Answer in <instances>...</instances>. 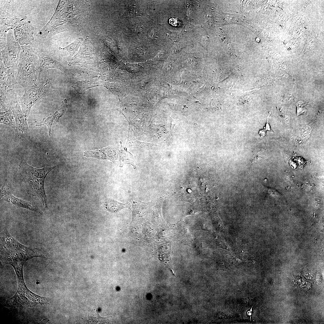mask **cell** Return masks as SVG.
<instances>
[{
    "label": "cell",
    "mask_w": 324,
    "mask_h": 324,
    "mask_svg": "<svg viewBox=\"0 0 324 324\" xmlns=\"http://www.w3.org/2000/svg\"><path fill=\"white\" fill-rule=\"evenodd\" d=\"M90 11V5L86 1L59 0L52 16L37 36L45 39L63 32L78 31L83 18Z\"/></svg>",
    "instance_id": "obj_1"
},
{
    "label": "cell",
    "mask_w": 324,
    "mask_h": 324,
    "mask_svg": "<svg viewBox=\"0 0 324 324\" xmlns=\"http://www.w3.org/2000/svg\"><path fill=\"white\" fill-rule=\"evenodd\" d=\"M35 257L46 258L47 254L39 248L25 246L12 237L6 229L0 234V260L2 264L12 265L25 263Z\"/></svg>",
    "instance_id": "obj_2"
},
{
    "label": "cell",
    "mask_w": 324,
    "mask_h": 324,
    "mask_svg": "<svg viewBox=\"0 0 324 324\" xmlns=\"http://www.w3.org/2000/svg\"><path fill=\"white\" fill-rule=\"evenodd\" d=\"M38 56L33 50L21 46L16 78L17 82H24L33 85L41 73Z\"/></svg>",
    "instance_id": "obj_3"
},
{
    "label": "cell",
    "mask_w": 324,
    "mask_h": 324,
    "mask_svg": "<svg viewBox=\"0 0 324 324\" xmlns=\"http://www.w3.org/2000/svg\"><path fill=\"white\" fill-rule=\"evenodd\" d=\"M24 90L23 95L17 100L22 107V111L27 118L32 106L42 98L49 95L52 90L51 83L48 79L29 86L24 82H19Z\"/></svg>",
    "instance_id": "obj_4"
},
{
    "label": "cell",
    "mask_w": 324,
    "mask_h": 324,
    "mask_svg": "<svg viewBox=\"0 0 324 324\" xmlns=\"http://www.w3.org/2000/svg\"><path fill=\"white\" fill-rule=\"evenodd\" d=\"M13 30L7 33L5 45L0 50V61L8 70L15 73L18 65L21 46L15 39Z\"/></svg>",
    "instance_id": "obj_5"
},
{
    "label": "cell",
    "mask_w": 324,
    "mask_h": 324,
    "mask_svg": "<svg viewBox=\"0 0 324 324\" xmlns=\"http://www.w3.org/2000/svg\"><path fill=\"white\" fill-rule=\"evenodd\" d=\"M24 180L28 193L33 196H37L45 208H48L46 196L44 189L46 177L40 178L33 175L22 176Z\"/></svg>",
    "instance_id": "obj_6"
},
{
    "label": "cell",
    "mask_w": 324,
    "mask_h": 324,
    "mask_svg": "<svg viewBox=\"0 0 324 324\" xmlns=\"http://www.w3.org/2000/svg\"><path fill=\"white\" fill-rule=\"evenodd\" d=\"M72 60L73 61L69 63L68 65L84 64L87 63L88 64L95 63V53L88 36H86L85 40L80 47L79 52L72 58Z\"/></svg>",
    "instance_id": "obj_7"
},
{
    "label": "cell",
    "mask_w": 324,
    "mask_h": 324,
    "mask_svg": "<svg viewBox=\"0 0 324 324\" xmlns=\"http://www.w3.org/2000/svg\"><path fill=\"white\" fill-rule=\"evenodd\" d=\"M0 93L8 97H16L15 92V85L18 84L15 76V73L7 70L0 62Z\"/></svg>",
    "instance_id": "obj_8"
},
{
    "label": "cell",
    "mask_w": 324,
    "mask_h": 324,
    "mask_svg": "<svg viewBox=\"0 0 324 324\" xmlns=\"http://www.w3.org/2000/svg\"><path fill=\"white\" fill-rule=\"evenodd\" d=\"M26 17H18L0 9V35L7 34L10 30H13L24 22Z\"/></svg>",
    "instance_id": "obj_9"
},
{
    "label": "cell",
    "mask_w": 324,
    "mask_h": 324,
    "mask_svg": "<svg viewBox=\"0 0 324 324\" xmlns=\"http://www.w3.org/2000/svg\"><path fill=\"white\" fill-rule=\"evenodd\" d=\"M34 27L30 21H25L14 30L16 41L22 46L24 45L31 44L34 40Z\"/></svg>",
    "instance_id": "obj_10"
},
{
    "label": "cell",
    "mask_w": 324,
    "mask_h": 324,
    "mask_svg": "<svg viewBox=\"0 0 324 324\" xmlns=\"http://www.w3.org/2000/svg\"><path fill=\"white\" fill-rule=\"evenodd\" d=\"M12 108L11 106V108L15 119L16 130L20 137H23L27 136L29 132L27 118L21 109L17 99L15 102Z\"/></svg>",
    "instance_id": "obj_11"
},
{
    "label": "cell",
    "mask_w": 324,
    "mask_h": 324,
    "mask_svg": "<svg viewBox=\"0 0 324 324\" xmlns=\"http://www.w3.org/2000/svg\"><path fill=\"white\" fill-rule=\"evenodd\" d=\"M118 152L117 149L108 146L102 149L86 151L84 153V156L99 160L108 159L114 162L118 158Z\"/></svg>",
    "instance_id": "obj_12"
},
{
    "label": "cell",
    "mask_w": 324,
    "mask_h": 324,
    "mask_svg": "<svg viewBox=\"0 0 324 324\" xmlns=\"http://www.w3.org/2000/svg\"><path fill=\"white\" fill-rule=\"evenodd\" d=\"M33 51L38 58L41 73L50 68L57 69L62 71H65V68L61 63L50 56L40 52Z\"/></svg>",
    "instance_id": "obj_13"
},
{
    "label": "cell",
    "mask_w": 324,
    "mask_h": 324,
    "mask_svg": "<svg viewBox=\"0 0 324 324\" xmlns=\"http://www.w3.org/2000/svg\"><path fill=\"white\" fill-rule=\"evenodd\" d=\"M0 200L12 203L18 208H26L40 214H42L40 209L34 202L26 201L16 197L13 195L10 191Z\"/></svg>",
    "instance_id": "obj_14"
},
{
    "label": "cell",
    "mask_w": 324,
    "mask_h": 324,
    "mask_svg": "<svg viewBox=\"0 0 324 324\" xmlns=\"http://www.w3.org/2000/svg\"><path fill=\"white\" fill-rule=\"evenodd\" d=\"M19 167L21 176L24 175H38L46 176L56 166L48 168L44 167L40 169L37 168L29 165L25 161H22Z\"/></svg>",
    "instance_id": "obj_15"
},
{
    "label": "cell",
    "mask_w": 324,
    "mask_h": 324,
    "mask_svg": "<svg viewBox=\"0 0 324 324\" xmlns=\"http://www.w3.org/2000/svg\"><path fill=\"white\" fill-rule=\"evenodd\" d=\"M121 145L119 153L120 167H122L124 164H130L133 166L134 169H135L136 166L134 164L136 159L135 156L128 151L126 148L123 146L121 143Z\"/></svg>",
    "instance_id": "obj_16"
},
{
    "label": "cell",
    "mask_w": 324,
    "mask_h": 324,
    "mask_svg": "<svg viewBox=\"0 0 324 324\" xmlns=\"http://www.w3.org/2000/svg\"><path fill=\"white\" fill-rule=\"evenodd\" d=\"M104 205L107 210L112 213L117 212L124 208H130V204L129 203L123 204L110 199L106 200Z\"/></svg>",
    "instance_id": "obj_17"
},
{
    "label": "cell",
    "mask_w": 324,
    "mask_h": 324,
    "mask_svg": "<svg viewBox=\"0 0 324 324\" xmlns=\"http://www.w3.org/2000/svg\"><path fill=\"white\" fill-rule=\"evenodd\" d=\"M96 305L93 308L92 312L88 314V318L87 321L88 323H108L109 322V319L111 316H108L106 317H102L99 315L97 311Z\"/></svg>",
    "instance_id": "obj_18"
},
{
    "label": "cell",
    "mask_w": 324,
    "mask_h": 324,
    "mask_svg": "<svg viewBox=\"0 0 324 324\" xmlns=\"http://www.w3.org/2000/svg\"><path fill=\"white\" fill-rule=\"evenodd\" d=\"M83 42V39L82 38L80 37L67 46L63 47H60L58 49L60 50H66L69 52L70 56H73Z\"/></svg>",
    "instance_id": "obj_19"
},
{
    "label": "cell",
    "mask_w": 324,
    "mask_h": 324,
    "mask_svg": "<svg viewBox=\"0 0 324 324\" xmlns=\"http://www.w3.org/2000/svg\"><path fill=\"white\" fill-rule=\"evenodd\" d=\"M54 119V115L50 114L44 118L41 121L37 123L36 126H38L44 124L46 125L48 127L49 136H50L51 134V128Z\"/></svg>",
    "instance_id": "obj_20"
},
{
    "label": "cell",
    "mask_w": 324,
    "mask_h": 324,
    "mask_svg": "<svg viewBox=\"0 0 324 324\" xmlns=\"http://www.w3.org/2000/svg\"><path fill=\"white\" fill-rule=\"evenodd\" d=\"M67 100L64 99L62 102V104L59 109L53 114L54 119L56 122H58L59 118L64 114L67 108Z\"/></svg>",
    "instance_id": "obj_21"
},
{
    "label": "cell",
    "mask_w": 324,
    "mask_h": 324,
    "mask_svg": "<svg viewBox=\"0 0 324 324\" xmlns=\"http://www.w3.org/2000/svg\"><path fill=\"white\" fill-rule=\"evenodd\" d=\"M311 130V128L309 126L307 125H303L301 128L299 130V135L302 138L307 139L310 136Z\"/></svg>",
    "instance_id": "obj_22"
},
{
    "label": "cell",
    "mask_w": 324,
    "mask_h": 324,
    "mask_svg": "<svg viewBox=\"0 0 324 324\" xmlns=\"http://www.w3.org/2000/svg\"><path fill=\"white\" fill-rule=\"evenodd\" d=\"M0 97L1 111L2 110H4V112L7 111L6 109L8 108L10 104L8 98L6 95L1 93Z\"/></svg>",
    "instance_id": "obj_23"
},
{
    "label": "cell",
    "mask_w": 324,
    "mask_h": 324,
    "mask_svg": "<svg viewBox=\"0 0 324 324\" xmlns=\"http://www.w3.org/2000/svg\"><path fill=\"white\" fill-rule=\"evenodd\" d=\"M10 191L8 183L7 181L6 180L0 189V199L6 194Z\"/></svg>",
    "instance_id": "obj_24"
},
{
    "label": "cell",
    "mask_w": 324,
    "mask_h": 324,
    "mask_svg": "<svg viewBox=\"0 0 324 324\" xmlns=\"http://www.w3.org/2000/svg\"><path fill=\"white\" fill-rule=\"evenodd\" d=\"M302 101H299L296 104L297 107V116L303 113L306 111V110L304 109V105H302Z\"/></svg>",
    "instance_id": "obj_25"
},
{
    "label": "cell",
    "mask_w": 324,
    "mask_h": 324,
    "mask_svg": "<svg viewBox=\"0 0 324 324\" xmlns=\"http://www.w3.org/2000/svg\"><path fill=\"white\" fill-rule=\"evenodd\" d=\"M169 22L170 24L175 26H180L181 24V22L179 20L174 18L170 19Z\"/></svg>",
    "instance_id": "obj_26"
},
{
    "label": "cell",
    "mask_w": 324,
    "mask_h": 324,
    "mask_svg": "<svg viewBox=\"0 0 324 324\" xmlns=\"http://www.w3.org/2000/svg\"><path fill=\"white\" fill-rule=\"evenodd\" d=\"M39 283H40L39 281H36V284H39Z\"/></svg>",
    "instance_id": "obj_27"
}]
</instances>
